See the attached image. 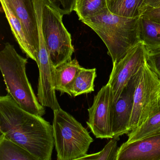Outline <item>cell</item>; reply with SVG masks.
<instances>
[{
	"label": "cell",
	"mask_w": 160,
	"mask_h": 160,
	"mask_svg": "<svg viewBox=\"0 0 160 160\" xmlns=\"http://www.w3.org/2000/svg\"><path fill=\"white\" fill-rule=\"evenodd\" d=\"M0 132L38 160H51L53 126L42 116L21 108L8 93L0 97Z\"/></svg>",
	"instance_id": "6da1fadb"
},
{
	"label": "cell",
	"mask_w": 160,
	"mask_h": 160,
	"mask_svg": "<svg viewBox=\"0 0 160 160\" xmlns=\"http://www.w3.org/2000/svg\"><path fill=\"white\" fill-rule=\"evenodd\" d=\"M139 18L120 16L107 8L81 21L92 29L102 40L114 64L141 42Z\"/></svg>",
	"instance_id": "7a4b0ae2"
},
{
	"label": "cell",
	"mask_w": 160,
	"mask_h": 160,
	"mask_svg": "<svg viewBox=\"0 0 160 160\" xmlns=\"http://www.w3.org/2000/svg\"><path fill=\"white\" fill-rule=\"evenodd\" d=\"M28 59L17 52L13 46L5 44L0 52V70L8 93L24 110L37 116L45 114V108L38 101L26 73Z\"/></svg>",
	"instance_id": "3957f363"
},
{
	"label": "cell",
	"mask_w": 160,
	"mask_h": 160,
	"mask_svg": "<svg viewBox=\"0 0 160 160\" xmlns=\"http://www.w3.org/2000/svg\"><path fill=\"white\" fill-rule=\"evenodd\" d=\"M53 128L58 160H79L87 154L93 139L72 115L61 108L54 110Z\"/></svg>",
	"instance_id": "277c9868"
},
{
	"label": "cell",
	"mask_w": 160,
	"mask_h": 160,
	"mask_svg": "<svg viewBox=\"0 0 160 160\" xmlns=\"http://www.w3.org/2000/svg\"><path fill=\"white\" fill-rule=\"evenodd\" d=\"M62 17L42 0L41 27L50 60L55 68L71 61L74 50L71 34L62 22Z\"/></svg>",
	"instance_id": "5b68a950"
},
{
	"label": "cell",
	"mask_w": 160,
	"mask_h": 160,
	"mask_svg": "<svg viewBox=\"0 0 160 160\" xmlns=\"http://www.w3.org/2000/svg\"><path fill=\"white\" fill-rule=\"evenodd\" d=\"M160 110V79L146 61L137 76L130 132L138 128Z\"/></svg>",
	"instance_id": "8992f818"
},
{
	"label": "cell",
	"mask_w": 160,
	"mask_h": 160,
	"mask_svg": "<svg viewBox=\"0 0 160 160\" xmlns=\"http://www.w3.org/2000/svg\"><path fill=\"white\" fill-rule=\"evenodd\" d=\"M145 45L140 42L131 49L119 62L113 64V69L108 84L110 85L113 102H116L130 81L147 61Z\"/></svg>",
	"instance_id": "52a82bcc"
},
{
	"label": "cell",
	"mask_w": 160,
	"mask_h": 160,
	"mask_svg": "<svg viewBox=\"0 0 160 160\" xmlns=\"http://www.w3.org/2000/svg\"><path fill=\"white\" fill-rule=\"evenodd\" d=\"M113 95L110 85L103 86L94 96L93 103L88 109L87 123L96 138H112V105Z\"/></svg>",
	"instance_id": "ba28073f"
},
{
	"label": "cell",
	"mask_w": 160,
	"mask_h": 160,
	"mask_svg": "<svg viewBox=\"0 0 160 160\" xmlns=\"http://www.w3.org/2000/svg\"><path fill=\"white\" fill-rule=\"evenodd\" d=\"M137 74L130 81L117 102L112 103V131L113 138H119L130 132Z\"/></svg>",
	"instance_id": "9c48e42d"
},
{
	"label": "cell",
	"mask_w": 160,
	"mask_h": 160,
	"mask_svg": "<svg viewBox=\"0 0 160 160\" xmlns=\"http://www.w3.org/2000/svg\"><path fill=\"white\" fill-rule=\"evenodd\" d=\"M117 160H160V132L131 143H123Z\"/></svg>",
	"instance_id": "30bf717a"
},
{
	"label": "cell",
	"mask_w": 160,
	"mask_h": 160,
	"mask_svg": "<svg viewBox=\"0 0 160 160\" xmlns=\"http://www.w3.org/2000/svg\"><path fill=\"white\" fill-rule=\"evenodd\" d=\"M20 19L34 48L39 54L38 21L33 0H0Z\"/></svg>",
	"instance_id": "8fae6325"
},
{
	"label": "cell",
	"mask_w": 160,
	"mask_h": 160,
	"mask_svg": "<svg viewBox=\"0 0 160 160\" xmlns=\"http://www.w3.org/2000/svg\"><path fill=\"white\" fill-rule=\"evenodd\" d=\"M11 30L21 50L28 58L36 62L38 61V53L33 47L20 19L14 12L3 2L1 1Z\"/></svg>",
	"instance_id": "7c38bea8"
},
{
	"label": "cell",
	"mask_w": 160,
	"mask_h": 160,
	"mask_svg": "<svg viewBox=\"0 0 160 160\" xmlns=\"http://www.w3.org/2000/svg\"><path fill=\"white\" fill-rule=\"evenodd\" d=\"M82 66L76 59L71 60L55 69V88L61 93L70 94L71 85Z\"/></svg>",
	"instance_id": "4fadbf2b"
},
{
	"label": "cell",
	"mask_w": 160,
	"mask_h": 160,
	"mask_svg": "<svg viewBox=\"0 0 160 160\" xmlns=\"http://www.w3.org/2000/svg\"><path fill=\"white\" fill-rule=\"evenodd\" d=\"M139 32L140 40L147 50L160 49V23L141 16Z\"/></svg>",
	"instance_id": "5bb4252c"
},
{
	"label": "cell",
	"mask_w": 160,
	"mask_h": 160,
	"mask_svg": "<svg viewBox=\"0 0 160 160\" xmlns=\"http://www.w3.org/2000/svg\"><path fill=\"white\" fill-rule=\"evenodd\" d=\"M96 77L95 68L86 69L82 67L77 74L71 85L69 95L76 97L94 91V82Z\"/></svg>",
	"instance_id": "9a60e30c"
},
{
	"label": "cell",
	"mask_w": 160,
	"mask_h": 160,
	"mask_svg": "<svg viewBox=\"0 0 160 160\" xmlns=\"http://www.w3.org/2000/svg\"><path fill=\"white\" fill-rule=\"evenodd\" d=\"M0 160H38L28 150L3 134L0 136Z\"/></svg>",
	"instance_id": "2e32d148"
},
{
	"label": "cell",
	"mask_w": 160,
	"mask_h": 160,
	"mask_svg": "<svg viewBox=\"0 0 160 160\" xmlns=\"http://www.w3.org/2000/svg\"><path fill=\"white\" fill-rule=\"evenodd\" d=\"M108 8L115 14L128 18L140 17L146 9L144 0H114Z\"/></svg>",
	"instance_id": "e0dca14e"
},
{
	"label": "cell",
	"mask_w": 160,
	"mask_h": 160,
	"mask_svg": "<svg viewBox=\"0 0 160 160\" xmlns=\"http://www.w3.org/2000/svg\"><path fill=\"white\" fill-rule=\"evenodd\" d=\"M160 132V110L147 120L138 128L128 134L129 143Z\"/></svg>",
	"instance_id": "ac0fdd59"
},
{
	"label": "cell",
	"mask_w": 160,
	"mask_h": 160,
	"mask_svg": "<svg viewBox=\"0 0 160 160\" xmlns=\"http://www.w3.org/2000/svg\"><path fill=\"white\" fill-rule=\"evenodd\" d=\"M108 8L107 0H77L74 11L80 21L94 16Z\"/></svg>",
	"instance_id": "d6986e66"
},
{
	"label": "cell",
	"mask_w": 160,
	"mask_h": 160,
	"mask_svg": "<svg viewBox=\"0 0 160 160\" xmlns=\"http://www.w3.org/2000/svg\"><path fill=\"white\" fill-rule=\"evenodd\" d=\"M119 138H111L102 150L97 153L86 154L79 158L83 160H117L118 147V141Z\"/></svg>",
	"instance_id": "ffe728a7"
},
{
	"label": "cell",
	"mask_w": 160,
	"mask_h": 160,
	"mask_svg": "<svg viewBox=\"0 0 160 160\" xmlns=\"http://www.w3.org/2000/svg\"><path fill=\"white\" fill-rule=\"evenodd\" d=\"M62 15H69L74 11L77 0H44Z\"/></svg>",
	"instance_id": "44dd1931"
},
{
	"label": "cell",
	"mask_w": 160,
	"mask_h": 160,
	"mask_svg": "<svg viewBox=\"0 0 160 160\" xmlns=\"http://www.w3.org/2000/svg\"><path fill=\"white\" fill-rule=\"evenodd\" d=\"M147 51V63L160 79V49Z\"/></svg>",
	"instance_id": "7402d4cb"
},
{
	"label": "cell",
	"mask_w": 160,
	"mask_h": 160,
	"mask_svg": "<svg viewBox=\"0 0 160 160\" xmlns=\"http://www.w3.org/2000/svg\"><path fill=\"white\" fill-rule=\"evenodd\" d=\"M141 16L160 23V8L156 9L146 8Z\"/></svg>",
	"instance_id": "603a6c76"
},
{
	"label": "cell",
	"mask_w": 160,
	"mask_h": 160,
	"mask_svg": "<svg viewBox=\"0 0 160 160\" xmlns=\"http://www.w3.org/2000/svg\"><path fill=\"white\" fill-rule=\"evenodd\" d=\"M145 7L156 9L160 8V0H144Z\"/></svg>",
	"instance_id": "cb8c5ba5"
},
{
	"label": "cell",
	"mask_w": 160,
	"mask_h": 160,
	"mask_svg": "<svg viewBox=\"0 0 160 160\" xmlns=\"http://www.w3.org/2000/svg\"><path fill=\"white\" fill-rule=\"evenodd\" d=\"M107 5H109L110 3H112L114 0H107Z\"/></svg>",
	"instance_id": "d4e9b609"
}]
</instances>
